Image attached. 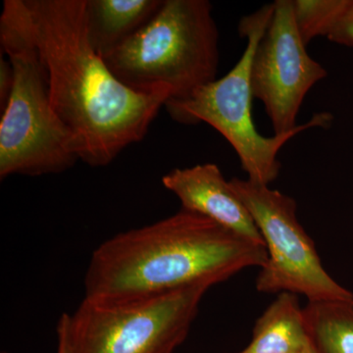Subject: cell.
I'll use <instances>...</instances> for the list:
<instances>
[{"label": "cell", "instance_id": "14", "mask_svg": "<svg viewBox=\"0 0 353 353\" xmlns=\"http://www.w3.org/2000/svg\"><path fill=\"white\" fill-rule=\"evenodd\" d=\"M13 68L8 58H0V111L3 112L10 99L13 88Z\"/></svg>", "mask_w": 353, "mask_h": 353}, {"label": "cell", "instance_id": "6", "mask_svg": "<svg viewBox=\"0 0 353 353\" xmlns=\"http://www.w3.org/2000/svg\"><path fill=\"white\" fill-rule=\"evenodd\" d=\"M199 284L159 296L102 303L83 299L69 314L75 353H174L187 339L204 294Z\"/></svg>", "mask_w": 353, "mask_h": 353}, {"label": "cell", "instance_id": "7", "mask_svg": "<svg viewBox=\"0 0 353 353\" xmlns=\"http://www.w3.org/2000/svg\"><path fill=\"white\" fill-rule=\"evenodd\" d=\"M230 183L252 214L268 254L256 279L259 292H290L308 301L353 299L323 267L312 239L297 219L294 199L250 180L233 178Z\"/></svg>", "mask_w": 353, "mask_h": 353}, {"label": "cell", "instance_id": "2", "mask_svg": "<svg viewBox=\"0 0 353 353\" xmlns=\"http://www.w3.org/2000/svg\"><path fill=\"white\" fill-rule=\"evenodd\" d=\"M267 259L264 245L182 208L95 248L85 272V299L117 303L199 284L213 287L246 268L261 269Z\"/></svg>", "mask_w": 353, "mask_h": 353}, {"label": "cell", "instance_id": "9", "mask_svg": "<svg viewBox=\"0 0 353 353\" xmlns=\"http://www.w3.org/2000/svg\"><path fill=\"white\" fill-rule=\"evenodd\" d=\"M162 183L178 197L185 210L209 218L233 233L265 246L252 214L217 165L174 169L163 176Z\"/></svg>", "mask_w": 353, "mask_h": 353}, {"label": "cell", "instance_id": "16", "mask_svg": "<svg viewBox=\"0 0 353 353\" xmlns=\"http://www.w3.org/2000/svg\"><path fill=\"white\" fill-rule=\"evenodd\" d=\"M294 353H314L312 350L310 348H308V350H303V352H294Z\"/></svg>", "mask_w": 353, "mask_h": 353}, {"label": "cell", "instance_id": "8", "mask_svg": "<svg viewBox=\"0 0 353 353\" xmlns=\"http://www.w3.org/2000/svg\"><path fill=\"white\" fill-rule=\"evenodd\" d=\"M328 73L306 50L294 1L277 0L266 32L253 55V97L264 104L275 134L299 126V109L309 90Z\"/></svg>", "mask_w": 353, "mask_h": 353}, {"label": "cell", "instance_id": "3", "mask_svg": "<svg viewBox=\"0 0 353 353\" xmlns=\"http://www.w3.org/2000/svg\"><path fill=\"white\" fill-rule=\"evenodd\" d=\"M102 59L118 80L139 94L170 90L181 101L209 83L219 68V31L208 0H163L138 32Z\"/></svg>", "mask_w": 353, "mask_h": 353}, {"label": "cell", "instance_id": "10", "mask_svg": "<svg viewBox=\"0 0 353 353\" xmlns=\"http://www.w3.org/2000/svg\"><path fill=\"white\" fill-rule=\"evenodd\" d=\"M163 0H85L88 39L102 58L138 32Z\"/></svg>", "mask_w": 353, "mask_h": 353}, {"label": "cell", "instance_id": "15", "mask_svg": "<svg viewBox=\"0 0 353 353\" xmlns=\"http://www.w3.org/2000/svg\"><path fill=\"white\" fill-rule=\"evenodd\" d=\"M57 353H75L69 331V314L63 313L58 320Z\"/></svg>", "mask_w": 353, "mask_h": 353}, {"label": "cell", "instance_id": "1", "mask_svg": "<svg viewBox=\"0 0 353 353\" xmlns=\"http://www.w3.org/2000/svg\"><path fill=\"white\" fill-rule=\"evenodd\" d=\"M11 2L46 67L53 110L80 160L108 166L145 139L171 92L139 94L111 73L88 39L85 0Z\"/></svg>", "mask_w": 353, "mask_h": 353}, {"label": "cell", "instance_id": "12", "mask_svg": "<svg viewBox=\"0 0 353 353\" xmlns=\"http://www.w3.org/2000/svg\"><path fill=\"white\" fill-rule=\"evenodd\" d=\"M303 311L314 353H353V299L308 301Z\"/></svg>", "mask_w": 353, "mask_h": 353}, {"label": "cell", "instance_id": "4", "mask_svg": "<svg viewBox=\"0 0 353 353\" xmlns=\"http://www.w3.org/2000/svg\"><path fill=\"white\" fill-rule=\"evenodd\" d=\"M0 43L14 75L0 120V178L68 170L80 160L75 141L53 110L48 72L11 0L0 17Z\"/></svg>", "mask_w": 353, "mask_h": 353}, {"label": "cell", "instance_id": "5", "mask_svg": "<svg viewBox=\"0 0 353 353\" xmlns=\"http://www.w3.org/2000/svg\"><path fill=\"white\" fill-rule=\"evenodd\" d=\"M274 13V3L241 20L239 32L245 38V50L229 73L199 88L181 101L168 99L167 112L176 122L194 125L206 123L219 132L234 148L248 180L270 185L281 170L278 154L283 146L299 132L331 124L330 113H317L304 124L285 134L264 137L252 119V90L250 82L253 55Z\"/></svg>", "mask_w": 353, "mask_h": 353}, {"label": "cell", "instance_id": "11", "mask_svg": "<svg viewBox=\"0 0 353 353\" xmlns=\"http://www.w3.org/2000/svg\"><path fill=\"white\" fill-rule=\"evenodd\" d=\"M308 348L310 343L299 296L282 292L255 323L252 340L240 353H294Z\"/></svg>", "mask_w": 353, "mask_h": 353}, {"label": "cell", "instance_id": "13", "mask_svg": "<svg viewBox=\"0 0 353 353\" xmlns=\"http://www.w3.org/2000/svg\"><path fill=\"white\" fill-rule=\"evenodd\" d=\"M299 31L306 46L317 37L353 46V0H296Z\"/></svg>", "mask_w": 353, "mask_h": 353}]
</instances>
